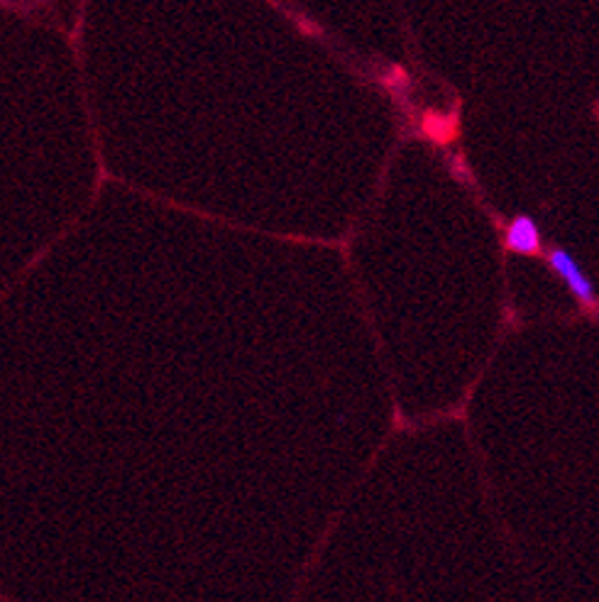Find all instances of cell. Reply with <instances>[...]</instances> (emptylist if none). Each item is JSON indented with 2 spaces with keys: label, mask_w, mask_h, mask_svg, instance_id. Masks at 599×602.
Returning <instances> with one entry per match:
<instances>
[{
  "label": "cell",
  "mask_w": 599,
  "mask_h": 602,
  "mask_svg": "<svg viewBox=\"0 0 599 602\" xmlns=\"http://www.w3.org/2000/svg\"><path fill=\"white\" fill-rule=\"evenodd\" d=\"M543 258H546V265L551 268L553 275L562 279V285L568 287L575 301L580 304L582 311L592 314V318H599L597 289L592 285V279L587 277V272L582 269L580 262L572 258L570 250L561 248V245H551L548 250H543Z\"/></svg>",
  "instance_id": "6da1fadb"
},
{
  "label": "cell",
  "mask_w": 599,
  "mask_h": 602,
  "mask_svg": "<svg viewBox=\"0 0 599 602\" xmlns=\"http://www.w3.org/2000/svg\"><path fill=\"white\" fill-rule=\"evenodd\" d=\"M505 250L523 258H543L541 226L529 213H519L505 228Z\"/></svg>",
  "instance_id": "7a4b0ae2"
}]
</instances>
